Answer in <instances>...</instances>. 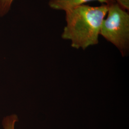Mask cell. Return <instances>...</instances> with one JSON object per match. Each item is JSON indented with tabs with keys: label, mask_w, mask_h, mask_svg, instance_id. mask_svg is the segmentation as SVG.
I'll return each mask as SVG.
<instances>
[{
	"label": "cell",
	"mask_w": 129,
	"mask_h": 129,
	"mask_svg": "<svg viewBox=\"0 0 129 129\" xmlns=\"http://www.w3.org/2000/svg\"><path fill=\"white\" fill-rule=\"evenodd\" d=\"M18 116L15 114L7 116L4 118L2 125L4 129H15V125L18 121Z\"/></svg>",
	"instance_id": "obj_4"
},
{
	"label": "cell",
	"mask_w": 129,
	"mask_h": 129,
	"mask_svg": "<svg viewBox=\"0 0 129 129\" xmlns=\"http://www.w3.org/2000/svg\"><path fill=\"white\" fill-rule=\"evenodd\" d=\"M108 10V5L104 4L99 6L83 5L66 11V25L62 38L70 40L71 46L76 49L85 50L97 45Z\"/></svg>",
	"instance_id": "obj_1"
},
{
	"label": "cell",
	"mask_w": 129,
	"mask_h": 129,
	"mask_svg": "<svg viewBox=\"0 0 129 129\" xmlns=\"http://www.w3.org/2000/svg\"><path fill=\"white\" fill-rule=\"evenodd\" d=\"M113 1L121 8L129 12V0H113Z\"/></svg>",
	"instance_id": "obj_6"
},
{
	"label": "cell",
	"mask_w": 129,
	"mask_h": 129,
	"mask_svg": "<svg viewBox=\"0 0 129 129\" xmlns=\"http://www.w3.org/2000/svg\"><path fill=\"white\" fill-rule=\"evenodd\" d=\"M14 0H0V17L8 14Z\"/></svg>",
	"instance_id": "obj_5"
},
{
	"label": "cell",
	"mask_w": 129,
	"mask_h": 129,
	"mask_svg": "<svg viewBox=\"0 0 129 129\" xmlns=\"http://www.w3.org/2000/svg\"><path fill=\"white\" fill-rule=\"evenodd\" d=\"M91 1H98L108 5L115 3L113 0H49L48 5L52 9L66 12Z\"/></svg>",
	"instance_id": "obj_3"
},
{
	"label": "cell",
	"mask_w": 129,
	"mask_h": 129,
	"mask_svg": "<svg viewBox=\"0 0 129 129\" xmlns=\"http://www.w3.org/2000/svg\"><path fill=\"white\" fill-rule=\"evenodd\" d=\"M108 7L107 17L102 23L100 35L117 47L124 56L129 52V12L116 3Z\"/></svg>",
	"instance_id": "obj_2"
}]
</instances>
